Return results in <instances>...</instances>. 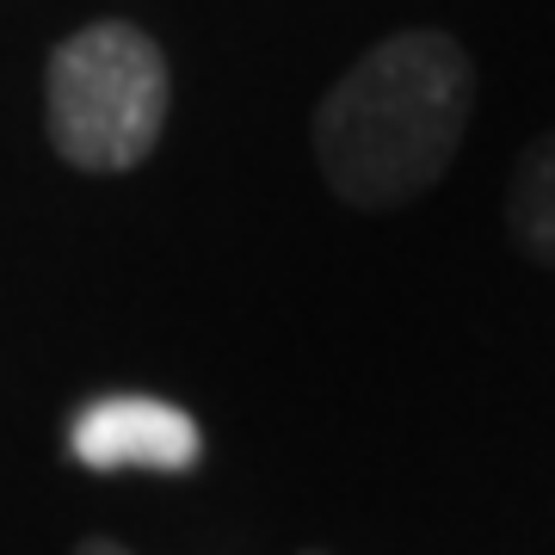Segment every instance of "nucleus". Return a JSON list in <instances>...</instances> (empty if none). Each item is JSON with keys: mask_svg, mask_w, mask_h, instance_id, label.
<instances>
[{"mask_svg": "<svg viewBox=\"0 0 555 555\" xmlns=\"http://www.w3.org/2000/svg\"><path fill=\"white\" fill-rule=\"evenodd\" d=\"M476 68L444 31H396L327 87L315 112V160L339 204L401 210L426 198L463 149Z\"/></svg>", "mask_w": 555, "mask_h": 555, "instance_id": "1", "label": "nucleus"}, {"mask_svg": "<svg viewBox=\"0 0 555 555\" xmlns=\"http://www.w3.org/2000/svg\"><path fill=\"white\" fill-rule=\"evenodd\" d=\"M50 149L80 173H130L167 124V56L149 31L100 20L56 43L43 75Z\"/></svg>", "mask_w": 555, "mask_h": 555, "instance_id": "2", "label": "nucleus"}, {"mask_svg": "<svg viewBox=\"0 0 555 555\" xmlns=\"http://www.w3.org/2000/svg\"><path fill=\"white\" fill-rule=\"evenodd\" d=\"M68 456L80 469H149V476H185L198 469L204 433L198 420L160 396H93L68 420Z\"/></svg>", "mask_w": 555, "mask_h": 555, "instance_id": "3", "label": "nucleus"}, {"mask_svg": "<svg viewBox=\"0 0 555 555\" xmlns=\"http://www.w3.org/2000/svg\"><path fill=\"white\" fill-rule=\"evenodd\" d=\"M506 229L525 259L555 266V130L518 155V173L506 185Z\"/></svg>", "mask_w": 555, "mask_h": 555, "instance_id": "4", "label": "nucleus"}, {"mask_svg": "<svg viewBox=\"0 0 555 555\" xmlns=\"http://www.w3.org/2000/svg\"><path fill=\"white\" fill-rule=\"evenodd\" d=\"M75 555H130V550H124V543H112V537H87Z\"/></svg>", "mask_w": 555, "mask_h": 555, "instance_id": "5", "label": "nucleus"}]
</instances>
